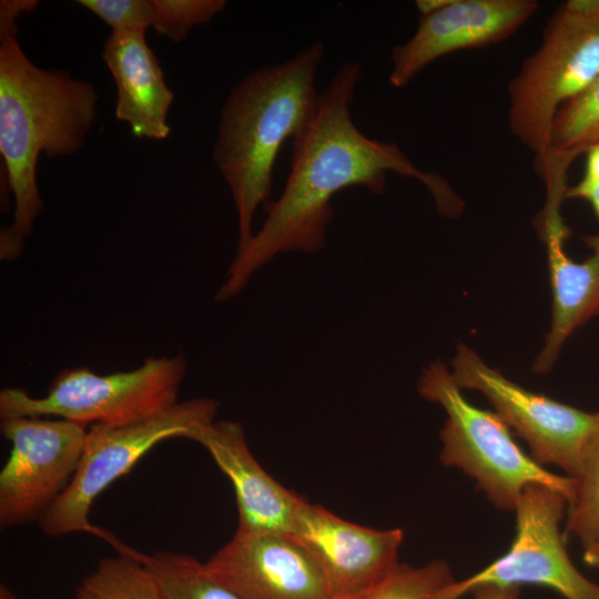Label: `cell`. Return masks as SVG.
I'll use <instances>...</instances> for the list:
<instances>
[{"mask_svg": "<svg viewBox=\"0 0 599 599\" xmlns=\"http://www.w3.org/2000/svg\"><path fill=\"white\" fill-rule=\"evenodd\" d=\"M361 78V62H345L319 92L313 115L293 139L283 192L267 205L264 223L245 248L236 252L217 301L238 294L258 268L281 253H318L333 221L334 195L351 186L380 194L388 172L422 182L441 214L454 215L460 210V200L444 179L416 167L396 144L358 130L351 105Z\"/></svg>", "mask_w": 599, "mask_h": 599, "instance_id": "6da1fadb", "label": "cell"}, {"mask_svg": "<svg viewBox=\"0 0 599 599\" xmlns=\"http://www.w3.org/2000/svg\"><path fill=\"white\" fill-rule=\"evenodd\" d=\"M94 87L64 71L37 67L17 39V27L0 29V153L2 175L13 194V219L1 231L2 258H16L41 213L37 164L72 155L83 146L97 114Z\"/></svg>", "mask_w": 599, "mask_h": 599, "instance_id": "7a4b0ae2", "label": "cell"}, {"mask_svg": "<svg viewBox=\"0 0 599 599\" xmlns=\"http://www.w3.org/2000/svg\"><path fill=\"white\" fill-rule=\"evenodd\" d=\"M324 54V43L316 41L285 62L260 67L232 89L223 104L213 159L237 214L236 252L251 241L256 210L270 199L278 152L314 113Z\"/></svg>", "mask_w": 599, "mask_h": 599, "instance_id": "3957f363", "label": "cell"}, {"mask_svg": "<svg viewBox=\"0 0 599 599\" xmlns=\"http://www.w3.org/2000/svg\"><path fill=\"white\" fill-rule=\"evenodd\" d=\"M599 75V0H569L550 17L540 47L508 85V123L536 155L539 174L549 156L558 110Z\"/></svg>", "mask_w": 599, "mask_h": 599, "instance_id": "277c9868", "label": "cell"}, {"mask_svg": "<svg viewBox=\"0 0 599 599\" xmlns=\"http://www.w3.org/2000/svg\"><path fill=\"white\" fill-rule=\"evenodd\" d=\"M425 399L439 404L447 414L440 430V460L471 477L494 506L514 510L524 488L541 484L560 491L571 502L576 480L545 469L525 454L496 414L470 404L441 362L426 367L418 380Z\"/></svg>", "mask_w": 599, "mask_h": 599, "instance_id": "5b68a950", "label": "cell"}, {"mask_svg": "<svg viewBox=\"0 0 599 599\" xmlns=\"http://www.w3.org/2000/svg\"><path fill=\"white\" fill-rule=\"evenodd\" d=\"M186 362L182 354L150 357L129 372L98 375L88 368L64 370L43 397L3 388L0 415L57 416L87 426H125L152 418L175 405Z\"/></svg>", "mask_w": 599, "mask_h": 599, "instance_id": "8992f818", "label": "cell"}, {"mask_svg": "<svg viewBox=\"0 0 599 599\" xmlns=\"http://www.w3.org/2000/svg\"><path fill=\"white\" fill-rule=\"evenodd\" d=\"M217 408L213 398H193L140 423L118 427L92 425L70 484L38 521L41 530L52 537L88 532L120 548L123 542L111 532L90 524L89 514L97 497L160 441L186 438L195 426L213 422Z\"/></svg>", "mask_w": 599, "mask_h": 599, "instance_id": "52a82bcc", "label": "cell"}, {"mask_svg": "<svg viewBox=\"0 0 599 599\" xmlns=\"http://www.w3.org/2000/svg\"><path fill=\"white\" fill-rule=\"evenodd\" d=\"M568 506L558 490L541 484L524 488L516 506V536L505 555L480 571L455 580L437 595L459 599L479 586L550 588L565 599H599V585L572 564L559 526Z\"/></svg>", "mask_w": 599, "mask_h": 599, "instance_id": "ba28073f", "label": "cell"}, {"mask_svg": "<svg viewBox=\"0 0 599 599\" xmlns=\"http://www.w3.org/2000/svg\"><path fill=\"white\" fill-rule=\"evenodd\" d=\"M1 433L11 443L0 471L2 529L39 519L70 484L80 461L87 426L67 419L1 417Z\"/></svg>", "mask_w": 599, "mask_h": 599, "instance_id": "9c48e42d", "label": "cell"}, {"mask_svg": "<svg viewBox=\"0 0 599 599\" xmlns=\"http://www.w3.org/2000/svg\"><path fill=\"white\" fill-rule=\"evenodd\" d=\"M460 388L479 390L508 427L529 445L539 464L560 467L576 477L583 449L599 422V412L588 413L532 393L485 364L467 346H458L451 362Z\"/></svg>", "mask_w": 599, "mask_h": 599, "instance_id": "30bf717a", "label": "cell"}, {"mask_svg": "<svg viewBox=\"0 0 599 599\" xmlns=\"http://www.w3.org/2000/svg\"><path fill=\"white\" fill-rule=\"evenodd\" d=\"M291 536L312 556L333 599H354L397 566L400 529H374L347 521L303 498Z\"/></svg>", "mask_w": 599, "mask_h": 599, "instance_id": "8fae6325", "label": "cell"}, {"mask_svg": "<svg viewBox=\"0 0 599 599\" xmlns=\"http://www.w3.org/2000/svg\"><path fill=\"white\" fill-rule=\"evenodd\" d=\"M204 565L242 599H333L319 567L291 535L236 529Z\"/></svg>", "mask_w": 599, "mask_h": 599, "instance_id": "7c38bea8", "label": "cell"}, {"mask_svg": "<svg viewBox=\"0 0 599 599\" xmlns=\"http://www.w3.org/2000/svg\"><path fill=\"white\" fill-rule=\"evenodd\" d=\"M538 6L535 0H450L443 9L420 16L414 35L392 49L389 83L404 88L446 54L506 40Z\"/></svg>", "mask_w": 599, "mask_h": 599, "instance_id": "4fadbf2b", "label": "cell"}, {"mask_svg": "<svg viewBox=\"0 0 599 599\" xmlns=\"http://www.w3.org/2000/svg\"><path fill=\"white\" fill-rule=\"evenodd\" d=\"M201 444L231 480L244 531L291 535L302 497L270 476L252 455L243 426L237 422H211L195 426L186 436Z\"/></svg>", "mask_w": 599, "mask_h": 599, "instance_id": "5bb4252c", "label": "cell"}, {"mask_svg": "<svg viewBox=\"0 0 599 599\" xmlns=\"http://www.w3.org/2000/svg\"><path fill=\"white\" fill-rule=\"evenodd\" d=\"M540 223L554 300L551 327L534 370L546 373L573 331L599 316V233L583 237L591 253L586 260L576 262L565 251L568 229L562 222L560 206L545 205Z\"/></svg>", "mask_w": 599, "mask_h": 599, "instance_id": "9a60e30c", "label": "cell"}, {"mask_svg": "<svg viewBox=\"0 0 599 599\" xmlns=\"http://www.w3.org/2000/svg\"><path fill=\"white\" fill-rule=\"evenodd\" d=\"M102 59L116 87V119L128 123L136 138L165 139L174 94L145 33L111 32L103 44Z\"/></svg>", "mask_w": 599, "mask_h": 599, "instance_id": "2e32d148", "label": "cell"}, {"mask_svg": "<svg viewBox=\"0 0 599 599\" xmlns=\"http://www.w3.org/2000/svg\"><path fill=\"white\" fill-rule=\"evenodd\" d=\"M155 578L164 599H242L212 577L204 562L185 554L156 551L145 555L134 550Z\"/></svg>", "mask_w": 599, "mask_h": 599, "instance_id": "e0dca14e", "label": "cell"}, {"mask_svg": "<svg viewBox=\"0 0 599 599\" xmlns=\"http://www.w3.org/2000/svg\"><path fill=\"white\" fill-rule=\"evenodd\" d=\"M128 547L102 558L75 589V599H164L151 571Z\"/></svg>", "mask_w": 599, "mask_h": 599, "instance_id": "ac0fdd59", "label": "cell"}, {"mask_svg": "<svg viewBox=\"0 0 599 599\" xmlns=\"http://www.w3.org/2000/svg\"><path fill=\"white\" fill-rule=\"evenodd\" d=\"M599 143V75L557 112L549 140L550 156L576 160Z\"/></svg>", "mask_w": 599, "mask_h": 599, "instance_id": "d6986e66", "label": "cell"}, {"mask_svg": "<svg viewBox=\"0 0 599 599\" xmlns=\"http://www.w3.org/2000/svg\"><path fill=\"white\" fill-rule=\"evenodd\" d=\"M575 495L568 507L566 531L582 547L593 538L599 525V422L581 456Z\"/></svg>", "mask_w": 599, "mask_h": 599, "instance_id": "ffe728a7", "label": "cell"}, {"mask_svg": "<svg viewBox=\"0 0 599 599\" xmlns=\"http://www.w3.org/2000/svg\"><path fill=\"white\" fill-rule=\"evenodd\" d=\"M455 580L441 559L418 567L398 564L384 580L354 599H438L439 591Z\"/></svg>", "mask_w": 599, "mask_h": 599, "instance_id": "44dd1931", "label": "cell"}, {"mask_svg": "<svg viewBox=\"0 0 599 599\" xmlns=\"http://www.w3.org/2000/svg\"><path fill=\"white\" fill-rule=\"evenodd\" d=\"M152 28L160 35L183 41L190 31L210 22L226 6L223 0H151Z\"/></svg>", "mask_w": 599, "mask_h": 599, "instance_id": "7402d4cb", "label": "cell"}, {"mask_svg": "<svg viewBox=\"0 0 599 599\" xmlns=\"http://www.w3.org/2000/svg\"><path fill=\"white\" fill-rule=\"evenodd\" d=\"M77 3L99 17L112 32L145 33L152 28L151 0H79Z\"/></svg>", "mask_w": 599, "mask_h": 599, "instance_id": "603a6c76", "label": "cell"}, {"mask_svg": "<svg viewBox=\"0 0 599 599\" xmlns=\"http://www.w3.org/2000/svg\"><path fill=\"white\" fill-rule=\"evenodd\" d=\"M587 154L582 179L573 186L567 187L565 199H582L587 201L599 220V143L592 145Z\"/></svg>", "mask_w": 599, "mask_h": 599, "instance_id": "cb8c5ba5", "label": "cell"}, {"mask_svg": "<svg viewBox=\"0 0 599 599\" xmlns=\"http://www.w3.org/2000/svg\"><path fill=\"white\" fill-rule=\"evenodd\" d=\"M38 1L2 0L0 2V28L16 27V20L22 12L32 11Z\"/></svg>", "mask_w": 599, "mask_h": 599, "instance_id": "d4e9b609", "label": "cell"}, {"mask_svg": "<svg viewBox=\"0 0 599 599\" xmlns=\"http://www.w3.org/2000/svg\"><path fill=\"white\" fill-rule=\"evenodd\" d=\"M469 593L473 599H519L518 587L479 586Z\"/></svg>", "mask_w": 599, "mask_h": 599, "instance_id": "484cf974", "label": "cell"}, {"mask_svg": "<svg viewBox=\"0 0 599 599\" xmlns=\"http://www.w3.org/2000/svg\"><path fill=\"white\" fill-rule=\"evenodd\" d=\"M583 561L593 568H599V525L591 541L583 547Z\"/></svg>", "mask_w": 599, "mask_h": 599, "instance_id": "4316f807", "label": "cell"}, {"mask_svg": "<svg viewBox=\"0 0 599 599\" xmlns=\"http://www.w3.org/2000/svg\"><path fill=\"white\" fill-rule=\"evenodd\" d=\"M0 599H17L14 593L6 586H0Z\"/></svg>", "mask_w": 599, "mask_h": 599, "instance_id": "83f0119b", "label": "cell"}]
</instances>
